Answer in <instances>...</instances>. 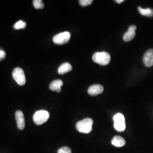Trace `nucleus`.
<instances>
[{"label":"nucleus","mask_w":153,"mask_h":153,"mask_svg":"<svg viewBox=\"0 0 153 153\" xmlns=\"http://www.w3.org/2000/svg\"><path fill=\"white\" fill-rule=\"evenodd\" d=\"M72 70V66L69 62H65L61 64L58 69V73L60 75H63Z\"/></svg>","instance_id":"13"},{"label":"nucleus","mask_w":153,"mask_h":153,"mask_svg":"<svg viewBox=\"0 0 153 153\" xmlns=\"http://www.w3.org/2000/svg\"><path fill=\"white\" fill-rule=\"evenodd\" d=\"M49 118V113L46 110H39L33 115V121L37 126L44 124Z\"/></svg>","instance_id":"3"},{"label":"nucleus","mask_w":153,"mask_h":153,"mask_svg":"<svg viewBox=\"0 0 153 153\" xmlns=\"http://www.w3.org/2000/svg\"><path fill=\"white\" fill-rule=\"evenodd\" d=\"M26 27V22L23 21L22 20L16 22V23L14 25V28L16 30H19V29H23Z\"/></svg>","instance_id":"16"},{"label":"nucleus","mask_w":153,"mask_h":153,"mask_svg":"<svg viewBox=\"0 0 153 153\" xmlns=\"http://www.w3.org/2000/svg\"><path fill=\"white\" fill-rule=\"evenodd\" d=\"M63 85V82L61 79H56L51 82L49 85V88L52 91L60 93L61 91V88Z\"/></svg>","instance_id":"11"},{"label":"nucleus","mask_w":153,"mask_h":153,"mask_svg":"<svg viewBox=\"0 0 153 153\" xmlns=\"http://www.w3.org/2000/svg\"><path fill=\"white\" fill-rule=\"evenodd\" d=\"M6 57L5 52L1 48H0V61H2L5 59Z\"/></svg>","instance_id":"19"},{"label":"nucleus","mask_w":153,"mask_h":153,"mask_svg":"<svg viewBox=\"0 0 153 153\" xmlns=\"http://www.w3.org/2000/svg\"><path fill=\"white\" fill-rule=\"evenodd\" d=\"M93 121L90 118H86L79 121L76 124L77 131L83 133H89L93 129Z\"/></svg>","instance_id":"1"},{"label":"nucleus","mask_w":153,"mask_h":153,"mask_svg":"<svg viewBox=\"0 0 153 153\" xmlns=\"http://www.w3.org/2000/svg\"><path fill=\"white\" fill-rule=\"evenodd\" d=\"M137 30V27L135 25H131L129 28L126 33H124L123 36V40L125 42H129L133 40L136 36V30Z\"/></svg>","instance_id":"9"},{"label":"nucleus","mask_w":153,"mask_h":153,"mask_svg":"<svg viewBox=\"0 0 153 153\" xmlns=\"http://www.w3.org/2000/svg\"><path fill=\"white\" fill-rule=\"evenodd\" d=\"M16 124L19 130H23L25 128V119L23 113L20 110L16 112Z\"/></svg>","instance_id":"7"},{"label":"nucleus","mask_w":153,"mask_h":153,"mask_svg":"<svg viewBox=\"0 0 153 153\" xmlns=\"http://www.w3.org/2000/svg\"><path fill=\"white\" fill-rule=\"evenodd\" d=\"M93 0H80L79 1V5L82 6H86L93 3Z\"/></svg>","instance_id":"18"},{"label":"nucleus","mask_w":153,"mask_h":153,"mask_svg":"<svg viewBox=\"0 0 153 153\" xmlns=\"http://www.w3.org/2000/svg\"><path fill=\"white\" fill-rule=\"evenodd\" d=\"M114 126L117 131H124L126 128V120L124 115L121 113L116 114L114 116Z\"/></svg>","instance_id":"4"},{"label":"nucleus","mask_w":153,"mask_h":153,"mask_svg":"<svg viewBox=\"0 0 153 153\" xmlns=\"http://www.w3.org/2000/svg\"><path fill=\"white\" fill-rule=\"evenodd\" d=\"M71 33L68 31L59 33L56 35L53 38V41L55 44L62 45L68 43L71 38Z\"/></svg>","instance_id":"6"},{"label":"nucleus","mask_w":153,"mask_h":153,"mask_svg":"<svg viewBox=\"0 0 153 153\" xmlns=\"http://www.w3.org/2000/svg\"><path fill=\"white\" fill-rule=\"evenodd\" d=\"M33 7L36 9H43L44 7V3L42 0H34L33 1Z\"/></svg>","instance_id":"15"},{"label":"nucleus","mask_w":153,"mask_h":153,"mask_svg":"<svg viewBox=\"0 0 153 153\" xmlns=\"http://www.w3.org/2000/svg\"><path fill=\"white\" fill-rule=\"evenodd\" d=\"M104 88L99 85V84H95L91 85L88 89V93L89 95L91 96H96L99 94H100L103 92Z\"/></svg>","instance_id":"10"},{"label":"nucleus","mask_w":153,"mask_h":153,"mask_svg":"<svg viewBox=\"0 0 153 153\" xmlns=\"http://www.w3.org/2000/svg\"><path fill=\"white\" fill-rule=\"evenodd\" d=\"M13 77L19 86H23L26 83V76L23 70L21 68H16L13 71Z\"/></svg>","instance_id":"5"},{"label":"nucleus","mask_w":153,"mask_h":153,"mask_svg":"<svg viewBox=\"0 0 153 153\" xmlns=\"http://www.w3.org/2000/svg\"><path fill=\"white\" fill-rule=\"evenodd\" d=\"M143 61L145 65L152 67L153 65V49H148L143 56Z\"/></svg>","instance_id":"8"},{"label":"nucleus","mask_w":153,"mask_h":153,"mask_svg":"<svg viewBox=\"0 0 153 153\" xmlns=\"http://www.w3.org/2000/svg\"><path fill=\"white\" fill-rule=\"evenodd\" d=\"M112 144L117 148H121L126 145V140L121 136H116L111 141Z\"/></svg>","instance_id":"12"},{"label":"nucleus","mask_w":153,"mask_h":153,"mask_svg":"<svg viewBox=\"0 0 153 153\" xmlns=\"http://www.w3.org/2000/svg\"><path fill=\"white\" fill-rule=\"evenodd\" d=\"M138 10L139 13L143 16L152 17L153 16V9L152 8L143 9L141 7H138Z\"/></svg>","instance_id":"14"},{"label":"nucleus","mask_w":153,"mask_h":153,"mask_svg":"<svg viewBox=\"0 0 153 153\" xmlns=\"http://www.w3.org/2000/svg\"><path fill=\"white\" fill-rule=\"evenodd\" d=\"M93 60L100 65H107L111 60V56L106 52H96L93 55Z\"/></svg>","instance_id":"2"},{"label":"nucleus","mask_w":153,"mask_h":153,"mask_svg":"<svg viewBox=\"0 0 153 153\" xmlns=\"http://www.w3.org/2000/svg\"><path fill=\"white\" fill-rule=\"evenodd\" d=\"M57 153H71V150L70 148L64 146L59 149Z\"/></svg>","instance_id":"17"},{"label":"nucleus","mask_w":153,"mask_h":153,"mask_svg":"<svg viewBox=\"0 0 153 153\" xmlns=\"http://www.w3.org/2000/svg\"><path fill=\"white\" fill-rule=\"evenodd\" d=\"M124 1V0H116L115 1V2H116L117 4H121L122 2H123Z\"/></svg>","instance_id":"20"}]
</instances>
